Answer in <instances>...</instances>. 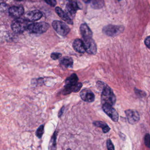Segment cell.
I'll return each instance as SVG.
<instances>
[{
  "mask_svg": "<svg viewBox=\"0 0 150 150\" xmlns=\"http://www.w3.org/2000/svg\"><path fill=\"white\" fill-rule=\"evenodd\" d=\"M80 31L84 40L91 38L92 37V32L86 24L83 23L81 25Z\"/></svg>",
  "mask_w": 150,
  "mask_h": 150,
  "instance_id": "cell-13",
  "label": "cell"
},
{
  "mask_svg": "<svg viewBox=\"0 0 150 150\" xmlns=\"http://www.w3.org/2000/svg\"><path fill=\"white\" fill-rule=\"evenodd\" d=\"M83 1L85 3H89L91 1V0H83Z\"/></svg>",
  "mask_w": 150,
  "mask_h": 150,
  "instance_id": "cell-30",
  "label": "cell"
},
{
  "mask_svg": "<svg viewBox=\"0 0 150 150\" xmlns=\"http://www.w3.org/2000/svg\"><path fill=\"white\" fill-rule=\"evenodd\" d=\"M135 92L137 96L141 97H145L146 95V93L144 91L138 90L137 89H135Z\"/></svg>",
  "mask_w": 150,
  "mask_h": 150,
  "instance_id": "cell-24",
  "label": "cell"
},
{
  "mask_svg": "<svg viewBox=\"0 0 150 150\" xmlns=\"http://www.w3.org/2000/svg\"><path fill=\"white\" fill-rule=\"evenodd\" d=\"M52 26L56 32L61 36H66L70 32L69 27L65 23L61 21H54L52 23Z\"/></svg>",
  "mask_w": 150,
  "mask_h": 150,
  "instance_id": "cell-5",
  "label": "cell"
},
{
  "mask_svg": "<svg viewBox=\"0 0 150 150\" xmlns=\"http://www.w3.org/2000/svg\"><path fill=\"white\" fill-rule=\"evenodd\" d=\"M60 63L66 68H71L74 64V61L72 58L64 57L59 60Z\"/></svg>",
  "mask_w": 150,
  "mask_h": 150,
  "instance_id": "cell-17",
  "label": "cell"
},
{
  "mask_svg": "<svg viewBox=\"0 0 150 150\" xmlns=\"http://www.w3.org/2000/svg\"><path fill=\"white\" fill-rule=\"evenodd\" d=\"M124 27L122 26L108 25L104 26L102 29L103 32L110 37L117 36L124 31Z\"/></svg>",
  "mask_w": 150,
  "mask_h": 150,
  "instance_id": "cell-4",
  "label": "cell"
},
{
  "mask_svg": "<svg viewBox=\"0 0 150 150\" xmlns=\"http://www.w3.org/2000/svg\"><path fill=\"white\" fill-rule=\"evenodd\" d=\"M81 99L86 102H93L95 100V95L93 92L89 90L84 89L80 93Z\"/></svg>",
  "mask_w": 150,
  "mask_h": 150,
  "instance_id": "cell-12",
  "label": "cell"
},
{
  "mask_svg": "<svg viewBox=\"0 0 150 150\" xmlns=\"http://www.w3.org/2000/svg\"><path fill=\"white\" fill-rule=\"evenodd\" d=\"M25 19L17 18L11 23L12 31L16 33H22L28 28V22Z\"/></svg>",
  "mask_w": 150,
  "mask_h": 150,
  "instance_id": "cell-3",
  "label": "cell"
},
{
  "mask_svg": "<svg viewBox=\"0 0 150 150\" xmlns=\"http://www.w3.org/2000/svg\"><path fill=\"white\" fill-rule=\"evenodd\" d=\"M55 11L56 13L58 14V16L65 22H67V23L69 24L73 25V20L69 17L67 12H65L62 9H61L60 7H57L55 9Z\"/></svg>",
  "mask_w": 150,
  "mask_h": 150,
  "instance_id": "cell-15",
  "label": "cell"
},
{
  "mask_svg": "<svg viewBox=\"0 0 150 150\" xmlns=\"http://www.w3.org/2000/svg\"><path fill=\"white\" fill-rule=\"evenodd\" d=\"M47 4L52 7H54L56 5L57 2L56 0H44Z\"/></svg>",
  "mask_w": 150,
  "mask_h": 150,
  "instance_id": "cell-27",
  "label": "cell"
},
{
  "mask_svg": "<svg viewBox=\"0 0 150 150\" xmlns=\"http://www.w3.org/2000/svg\"><path fill=\"white\" fill-rule=\"evenodd\" d=\"M128 121L129 124L134 125L139 122L140 116L139 113L134 109H129L125 111Z\"/></svg>",
  "mask_w": 150,
  "mask_h": 150,
  "instance_id": "cell-8",
  "label": "cell"
},
{
  "mask_svg": "<svg viewBox=\"0 0 150 150\" xmlns=\"http://www.w3.org/2000/svg\"><path fill=\"white\" fill-rule=\"evenodd\" d=\"M93 124L96 127L101 128L102 131L105 134L108 133L110 131V127L105 122L101 121H95L93 122Z\"/></svg>",
  "mask_w": 150,
  "mask_h": 150,
  "instance_id": "cell-18",
  "label": "cell"
},
{
  "mask_svg": "<svg viewBox=\"0 0 150 150\" xmlns=\"http://www.w3.org/2000/svg\"><path fill=\"white\" fill-rule=\"evenodd\" d=\"M43 16V14L39 10H33L27 12L25 15V19L28 21H36L39 20Z\"/></svg>",
  "mask_w": 150,
  "mask_h": 150,
  "instance_id": "cell-10",
  "label": "cell"
},
{
  "mask_svg": "<svg viewBox=\"0 0 150 150\" xmlns=\"http://www.w3.org/2000/svg\"><path fill=\"white\" fill-rule=\"evenodd\" d=\"M103 111L115 122H117L119 120V114L117 111L112 107V106L108 104H105L102 106Z\"/></svg>",
  "mask_w": 150,
  "mask_h": 150,
  "instance_id": "cell-7",
  "label": "cell"
},
{
  "mask_svg": "<svg viewBox=\"0 0 150 150\" xmlns=\"http://www.w3.org/2000/svg\"><path fill=\"white\" fill-rule=\"evenodd\" d=\"M62 56V54L59 53H52L51 55V58L54 60H57L59 59Z\"/></svg>",
  "mask_w": 150,
  "mask_h": 150,
  "instance_id": "cell-25",
  "label": "cell"
},
{
  "mask_svg": "<svg viewBox=\"0 0 150 150\" xmlns=\"http://www.w3.org/2000/svg\"><path fill=\"white\" fill-rule=\"evenodd\" d=\"M144 144L145 146L150 149V134H147L145 135L144 138Z\"/></svg>",
  "mask_w": 150,
  "mask_h": 150,
  "instance_id": "cell-23",
  "label": "cell"
},
{
  "mask_svg": "<svg viewBox=\"0 0 150 150\" xmlns=\"http://www.w3.org/2000/svg\"><path fill=\"white\" fill-rule=\"evenodd\" d=\"M44 133V125H41L37 129L36 131V135L37 137L39 138H41L43 134Z\"/></svg>",
  "mask_w": 150,
  "mask_h": 150,
  "instance_id": "cell-22",
  "label": "cell"
},
{
  "mask_svg": "<svg viewBox=\"0 0 150 150\" xmlns=\"http://www.w3.org/2000/svg\"><path fill=\"white\" fill-rule=\"evenodd\" d=\"M8 12L12 17L18 18L23 14L24 10L22 6H13L10 8Z\"/></svg>",
  "mask_w": 150,
  "mask_h": 150,
  "instance_id": "cell-14",
  "label": "cell"
},
{
  "mask_svg": "<svg viewBox=\"0 0 150 150\" xmlns=\"http://www.w3.org/2000/svg\"><path fill=\"white\" fill-rule=\"evenodd\" d=\"M56 139H57V133L56 132H55L50 141L49 149H56Z\"/></svg>",
  "mask_w": 150,
  "mask_h": 150,
  "instance_id": "cell-21",
  "label": "cell"
},
{
  "mask_svg": "<svg viewBox=\"0 0 150 150\" xmlns=\"http://www.w3.org/2000/svg\"><path fill=\"white\" fill-rule=\"evenodd\" d=\"M79 78L76 74H73L66 79V85H74L77 83Z\"/></svg>",
  "mask_w": 150,
  "mask_h": 150,
  "instance_id": "cell-19",
  "label": "cell"
},
{
  "mask_svg": "<svg viewBox=\"0 0 150 150\" xmlns=\"http://www.w3.org/2000/svg\"><path fill=\"white\" fill-rule=\"evenodd\" d=\"M16 1H24V0H16Z\"/></svg>",
  "mask_w": 150,
  "mask_h": 150,
  "instance_id": "cell-31",
  "label": "cell"
},
{
  "mask_svg": "<svg viewBox=\"0 0 150 150\" xmlns=\"http://www.w3.org/2000/svg\"><path fill=\"white\" fill-rule=\"evenodd\" d=\"M73 47L76 52L79 53H84L86 52L85 47L83 41L79 39L75 40L73 43Z\"/></svg>",
  "mask_w": 150,
  "mask_h": 150,
  "instance_id": "cell-16",
  "label": "cell"
},
{
  "mask_svg": "<svg viewBox=\"0 0 150 150\" xmlns=\"http://www.w3.org/2000/svg\"><path fill=\"white\" fill-rule=\"evenodd\" d=\"M64 109H65L64 107H62V108L61 109L60 111L59 112V117H60L62 115V114H63V112H64Z\"/></svg>",
  "mask_w": 150,
  "mask_h": 150,
  "instance_id": "cell-29",
  "label": "cell"
},
{
  "mask_svg": "<svg viewBox=\"0 0 150 150\" xmlns=\"http://www.w3.org/2000/svg\"><path fill=\"white\" fill-rule=\"evenodd\" d=\"M80 9L77 0H68L66 4V11L70 18H74L76 11Z\"/></svg>",
  "mask_w": 150,
  "mask_h": 150,
  "instance_id": "cell-6",
  "label": "cell"
},
{
  "mask_svg": "<svg viewBox=\"0 0 150 150\" xmlns=\"http://www.w3.org/2000/svg\"><path fill=\"white\" fill-rule=\"evenodd\" d=\"M50 25L45 22H41L39 23H33L29 25L27 30L32 33H44L49 29Z\"/></svg>",
  "mask_w": 150,
  "mask_h": 150,
  "instance_id": "cell-2",
  "label": "cell"
},
{
  "mask_svg": "<svg viewBox=\"0 0 150 150\" xmlns=\"http://www.w3.org/2000/svg\"><path fill=\"white\" fill-rule=\"evenodd\" d=\"M86 52L90 54L95 55L97 52V45L92 38L84 40Z\"/></svg>",
  "mask_w": 150,
  "mask_h": 150,
  "instance_id": "cell-9",
  "label": "cell"
},
{
  "mask_svg": "<svg viewBox=\"0 0 150 150\" xmlns=\"http://www.w3.org/2000/svg\"><path fill=\"white\" fill-rule=\"evenodd\" d=\"M107 149L108 150H115L114 146L110 139H108L107 141Z\"/></svg>",
  "mask_w": 150,
  "mask_h": 150,
  "instance_id": "cell-26",
  "label": "cell"
},
{
  "mask_svg": "<svg viewBox=\"0 0 150 150\" xmlns=\"http://www.w3.org/2000/svg\"><path fill=\"white\" fill-rule=\"evenodd\" d=\"M101 100L103 105L107 104L111 106L114 105L116 102V98L115 95L112 89L107 85L102 90Z\"/></svg>",
  "mask_w": 150,
  "mask_h": 150,
  "instance_id": "cell-1",
  "label": "cell"
},
{
  "mask_svg": "<svg viewBox=\"0 0 150 150\" xmlns=\"http://www.w3.org/2000/svg\"><path fill=\"white\" fill-rule=\"evenodd\" d=\"M90 3L92 8L95 9H101L104 6V0H91Z\"/></svg>",
  "mask_w": 150,
  "mask_h": 150,
  "instance_id": "cell-20",
  "label": "cell"
},
{
  "mask_svg": "<svg viewBox=\"0 0 150 150\" xmlns=\"http://www.w3.org/2000/svg\"><path fill=\"white\" fill-rule=\"evenodd\" d=\"M144 43L148 48H150V36L147 37L144 41Z\"/></svg>",
  "mask_w": 150,
  "mask_h": 150,
  "instance_id": "cell-28",
  "label": "cell"
},
{
  "mask_svg": "<svg viewBox=\"0 0 150 150\" xmlns=\"http://www.w3.org/2000/svg\"><path fill=\"white\" fill-rule=\"evenodd\" d=\"M83 85L81 83H78L74 85H66L64 86L63 90V95H68L70 94L71 92H78L82 88Z\"/></svg>",
  "mask_w": 150,
  "mask_h": 150,
  "instance_id": "cell-11",
  "label": "cell"
}]
</instances>
